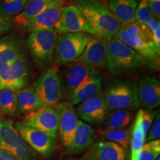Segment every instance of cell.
I'll return each mask as SVG.
<instances>
[{
    "mask_svg": "<svg viewBox=\"0 0 160 160\" xmlns=\"http://www.w3.org/2000/svg\"><path fill=\"white\" fill-rule=\"evenodd\" d=\"M59 116L58 136L64 148L68 151L78 124V116L69 102H60L56 108Z\"/></svg>",
    "mask_w": 160,
    "mask_h": 160,
    "instance_id": "12",
    "label": "cell"
},
{
    "mask_svg": "<svg viewBox=\"0 0 160 160\" xmlns=\"http://www.w3.org/2000/svg\"><path fill=\"white\" fill-rule=\"evenodd\" d=\"M146 137V142L151 141L154 139H159L160 137V117L159 113H158L155 117L154 121H153L152 125L150 128L148 133Z\"/></svg>",
    "mask_w": 160,
    "mask_h": 160,
    "instance_id": "37",
    "label": "cell"
},
{
    "mask_svg": "<svg viewBox=\"0 0 160 160\" xmlns=\"http://www.w3.org/2000/svg\"><path fill=\"white\" fill-rule=\"evenodd\" d=\"M33 86L43 106L56 108L61 102L64 93L63 82L56 68H51L43 72Z\"/></svg>",
    "mask_w": 160,
    "mask_h": 160,
    "instance_id": "7",
    "label": "cell"
},
{
    "mask_svg": "<svg viewBox=\"0 0 160 160\" xmlns=\"http://www.w3.org/2000/svg\"><path fill=\"white\" fill-rule=\"evenodd\" d=\"M81 160H85V159H82Z\"/></svg>",
    "mask_w": 160,
    "mask_h": 160,
    "instance_id": "41",
    "label": "cell"
},
{
    "mask_svg": "<svg viewBox=\"0 0 160 160\" xmlns=\"http://www.w3.org/2000/svg\"><path fill=\"white\" fill-rule=\"evenodd\" d=\"M102 77L98 74L85 82L67 96L72 105H77L91 99L101 91Z\"/></svg>",
    "mask_w": 160,
    "mask_h": 160,
    "instance_id": "21",
    "label": "cell"
},
{
    "mask_svg": "<svg viewBox=\"0 0 160 160\" xmlns=\"http://www.w3.org/2000/svg\"><path fill=\"white\" fill-rule=\"evenodd\" d=\"M28 0H0V13L14 17L23 11Z\"/></svg>",
    "mask_w": 160,
    "mask_h": 160,
    "instance_id": "30",
    "label": "cell"
},
{
    "mask_svg": "<svg viewBox=\"0 0 160 160\" xmlns=\"http://www.w3.org/2000/svg\"><path fill=\"white\" fill-rule=\"evenodd\" d=\"M151 30L152 33V41L154 44L157 51L160 53V22L159 19L153 17L145 24Z\"/></svg>",
    "mask_w": 160,
    "mask_h": 160,
    "instance_id": "34",
    "label": "cell"
},
{
    "mask_svg": "<svg viewBox=\"0 0 160 160\" xmlns=\"http://www.w3.org/2000/svg\"><path fill=\"white\" fill-rule=\"evenodd\" d=\"M153 17L147 0L140 1L135 11L136 22L139 25H145Z\"/></svg>",
    "mask_w": 160,
    "mask_h": 160,
    "instance_id": "32",
    "label": "cell"
},
{
    "mask_svg": "<svg viewBox=\"0 0 160 160\" xmlns=\"http://www.w3.org/2000/svg\"><path fill=\"white\" fill-rule=\"evenodd\" d=\"M94 36L85 33H66L58 36L54 62L58 65L73 62L82 53Z\"/></svg>",
    "mask_w": 160,
    "mask_h": 160,
    "instance_id": "6",
    "label": "cell"
},
{
    "mask_svg": "<svg viewBox=\"0 0 160 160\" xmlns=\"http://www.w3.org/2000/svg\"><path fill=\"white\" fill-rule=\"evenodd\" d=\"M22 142L11 119L0 117V149L12 153Z\"/></svg>",
    "mask_w": 160,
    "mask_h": 160,
    "instance_id": "23",
    "label": "cell"
},
{
    "mask_svg": "<svg viewBox=\"0 0 160 160\" xmlns=\"http://www.w3.org/2000/svg\"><path fill=\"white\" fill-rule=\"evenodd\" d=\"M0 112L10 117L17 114V92L8 89L0 90Z\"/></svg>",
    "mask_w": 160,
    "mask_h": 160,
    "instance_id": "29",
    "label": "cell"
},
{
    "mask_svg": "<svg viewBox=\"0 0 160 160\" xmlns=\"http://www.w3.org/2000/svg\"><path fill=\"white\" fill-rule=\"evenodd\" d=\"M98 74L99 73L97 69L85 64L76 61L67 64L64 71L63 78L62 77L64 90L67 96L87 80Z\"/></svg>",
    "mask_w": 160,
    "mask_h": 160,
    "instance_id": "15",
    "label": "cell"
},
{
    "mask_svg": "<svg viewBox=\"0 0 160 160\" xmlns=\"http://www.w3.org/2000/svg\"><path fill=\"white\" fill-rule=\"evenodd\" d=\"M0 160H19L9 151L0 149Z\"/></svg>",
    "mask_w": 160,
    "mask_h": 160,
    "instance_id": "39",
    "label": "cell"
},
{
    "mask_svg": "<svg viewBox=\"0 0 160 160\" xmlns=\"http://www.w3.org/2000/svg\"><path fill=\"white\" fill-rule=\"evenodd\" d=\"M22 122L57 139L59 116L56 108L43 106L38 111L26 115Z\"/></svg>",
    "mask_w": 160,
    "mask_h": 160,
    "instance_id": "11",
    "label": "cell"
},
{
    "mask_svg": "<svg viewBox=\"0 0 160 160\" xmlns=\"http://www.w3.org/2000/svg\"><path fill=\"white\" fill-rule=\"evenodd\" d=\"M160 153V140L154 139L148 142L137 155L134 160H154Z\"/></svg>",
    "mask_w": 160,
    "mask_h": 160,
    "instance_id": "31",
    "label": "cell"
},
{
    "mask_svg": "<svg viewBox=\"0 0 160 160\" xmlns=\"http://www.w3.org/2000/svg\"><path fill=\"white\" fill-rule=\"evenodd\" d=\"M31 71V58L25 49L10 67L5 89L14 92L23 89L29 83Z\"/></svg>",
    "mask_w": 160,
    "mask_h": 160,
    "instance_id": "13",
    "label": "cell"
},
{
    "mask_svg": "<svg viewBox=\"0 0 160 160\" xmlns=\"http://www.w3.org/2000/svg\"><path fill=\"white\" fill-rule=\"evenodd\" d=\"M85 160H130L128 151L117 144L99 141L82 157Z\"/></svg>",
    "mask_w": 160,
    "mask_h": 160,
    "instance_id": "17",
    "label": "cell"
},
{
    "mask_svg": "<svg viewBox=\"0 0 160 160\" xmlns=\"http://www.w3.org/2000/svg\"><path fill=\"white\" fill-rule=\"evenodd\" d=\"M65 6V0H56L48 6L42 12L30 20L25 29L33 32L39 30L53 28Z\"/></svg>",
    "mask_w": 160,
    "mask_h": 160,
    "instance_id": "18",
    "label": "cell"
},
{
    "mask_svg": "<svg viewBox=\"0 0 160 160\" xmlns=\"http://www.w3.org/2000/svg\"><path fill=\"white\" fill-rule=\"evenodd\" d=\"M154 160H160V157H158L157 158V159H154Z\"/></svg>",
    "mask_w": 160,
    "mask_h": 160,
    "instance_id": "40",
    "label": "cell"
},
{
    "mask_svg": "<svg viewBox=\"0 0 160 160\" xmlns=\"http://www.w3.org/2000/svg\"><path fill=\"white\" fill-rule=\"evenodd\" d=\"M135 118L134 111L117 110L109 111L106 117V127L109 129H125Z\"/></svg>",
    "mask_w": 160,
    "mask_h": 160,
    "instance_id": "26",
    "label": "cell"
},
{
    "mask_svg": "<svg viewBox=\"0 0 160 160\" xmlns=\"http://www.w3.org/2000/svg\"><path fill=\"white\" fill-rule=\"evenodd\" d=\"M42 107L43 104L33 85L17 92V108L19 114L26 116Z\"/></svg>",
    "mask_w": 160,
    "mask_h": 160,
    "instance_id": "24",
    "label": "cell"
},
{
    "mask_svg": "<svg viewBox=\"0 0 160 160\" xmlns=\"http://www.w3.org/2000/svg\"><path fill=\"white\" fill-rule=\"evenodd\" d=\"M14 127L21 139L25 141L36 153L44 157H50L57 146V139L51 136L33 128L22 122H17Z\"/></svg>",
    "mask_w": 160,
    "mask_h": 160,
    "instance_id": "10",
    "label": "cell"
},
{
    "mask_svg": "<svg viewBox=\"0 0 160 160\" xmlns=\"http://www.w3.org/2000/svg\"><path fill=\"white\" fill-rule=\"evenodd\" d=\"M108 111L131 110L134 111L139 107L137 84L129 79L114 80L105 92Z\"/></svg>",
    "mask_w": 160,
    "mask_h": 160,
    "instance_id": "5",
    "label": "cell"
},
{
    "mask_svg": "<svg viewBox=\"0 0 160 160\" xmlns=\"http://www.w3.org/2000/svg\"><path fill=\"white\" fill-rule=\"evenodd\" d=\"M139 1H142V0H139Z\"/></svg>",
    "mask_w": 160,
    "mask_h": 160,
    "instance_id": "42",
    "label": "cell"
},
{
    "mask_svg": "<svg viewBox=\"0 0 160 160\" xmlns=\"http://www.w3.org/2000/svg\"><path fill=\"white\" fill-rule=\"evenodd\" d=\"M99 134L108 142L116 143L126 150L128 149L131 143V128L109 129L99 131Z\"/></svg>",
    "mask_w": 160,
    "mask_h": 160,
    "instance_id": "28",
    "label": "cell"
},
{
    "mask_svg": "<svg viewBox=\"0 0 160 160\" xmlns=\"http://www.w3.org/2000/svg\"><path fill=\"white\" fill-rule=\"evenodd\" d=\"M152 14L157 19L160 18V0H147Z\"/></svg>",
    "mask_w": 160,
    "mask_h": 160,
    "instance_id": "38",
    "label": "cell"
},
{
    "mask_svg": "<svg viewBox=\"0 0 160 160\" xmlns=\"http://www.w3.org/2000/svg\"><path fill=\"white\" fill-rule=\"evenodd\" d=\"M147 135L144 132L143 126L142 124L141 118L139 113L136 115L131 129V157L130 160H134L138 153L142 149L146 142Z\"/></svg>",
    "mask_w": 160,
    "mask_h": 160,
    "instance_id": "27",
    "label": "cell"
},
{
    "mask_svg": "<svg viewBox=\"0 0 160 160\" xmlns=\"http://www.w3.org/2000/svg\"><path fill=\"white\" fill-rule=\"evenodd\" d=\"M140 105L148 110L157 108L160 104V82L155 77H144L137 85Z\"/></svg>",
    "mask_w": 160,
    "mask_h": 160,
    "instance_id": "19",
    "label": "cell"
},
{
    "mask_svg": "<svg viewBox=\"0 0 160 160\" xmlns=\"http://www.w3.org/2000/svg\"><path fill=\"white\" fill-rule=\"evenodd\" d=\"M58 34L66 33H85L98 36L96 30L90 25L77 6H64L57 24L53 28Z\"/></svg>",
    "mask_w": 160,
    "mask_h": 160,
    "instance_id": "8",
    "label": "cell"
},
{
    "mask_svg": "<svg viewBox=\"0 0 160 160\" xmlns=\"http://www.w3.org/2000/svg\"><path fill=\"white\" fill-rule=\"evenodd\" d=\"M73 3L98 36L107 40L116 37L122 25L101 0H73Z\"/></svg>",
    "mask_w": 160,
    "mask_h": 160,
    "instance_id": "1",
    "label": "cell"
},
{
    "mask_svg": "<svg viewBox=\"0 0 160 160\" xmlns=\"http://www.w3.org/2000/svg\"><path fill=\"white\" fill-rule=\"evenodd\" d=\"M116 38L137 52L143 58L155 59L159 56L152 41L151 32L147 26L133 22L122 25Z\"/></svg>",
    "mask_w": 160,
    "mask_h": 160,
    "instance_id": "3",
    "label": "cell"
},
{
    "mask_svg": "<svg viewBox=\"0 0 160 160\" xmlns=\"http://www.w3.org/2000/svg\"><path fill=\"white\" fill-rule=\"evenodd\" d=\"M11 153L19 160H37V153L23 140Z\"/></svg>",
    "mask_w": 160,
    "mask_h": 160,
    "instance_id": "33",
    "label": "cell"
},
{
    "mask_svg": "<svg viewBox=\"0 0 160 160\" xmlns=\"http://www.w3.org/2000/svg\"><path fill=\"white\" fill-rule=\"evenodd\" d=\"M56 0H28L23 11L13 17L15 26L25 29L30 20L42 12Z\"/></svg>",
    "mask_w": 160,
    "mask_h": 160,
    "instance_id": "25",
    "label": "cell"
},
{
    "mask_svg": "<svg viewBox=\"0 0 160 160\" xmlns=\"http://www.w3.org/2000/svg\"><path fill=\"white\" fill-rule=\"evenodd\" d=\"M58 33L54 28L31 32L28 39V48L35 65L48 68L54 61Z\"/></svg>",
    "mask_w": 160,
    "mask_h": 160,
    "instance_id": "4",
    "label": "cell"
},
{
    "mask_svg": "<svg viewBox=\"0 0 160 160\" xmlns=\"http://www.w3.org/2000/svg\"><path fill=\"white\" fill-rule=\"evenodd\" d=\"M77 114L83 122L98 124L106 119L108 111L105 92L100 91L97 95L77 105Z\"/></svg>",
    "mask_w": 160,
    "mask_h": 160,
    "instance_id": "14",
    "label": "cell"
},
{
    "mask_svg": "<svg viewBox=\"0 0 160 160\" xmlns=\"http://www.w3.org/2000/svg\"><path fill=\"white\" fill-rule=\"evenodd\" d=\"M14 27L13 17L0 13V38L11 32Z\"/></svg>",
    "mask_w": 160,
    "mask_h": 160,
    "instance_id": "36",
    "label": "cell"
},
{
    "mask_svg": "<svg viewBox=\"0 0 160 160\" xmlns=\"http://www.w3.org/2000/svg\"><path fill=\"white\" fill-rule=\"evenodd\" d=\"M24 50L19 35L11 33L0 38V90L6 88L10 67Z\"/></svg>",
    "mask_w": 160,
    "mask_h": 160,
    "instance_id": "9",
    "label": "cell"
},
{
    "mask_svg": "<svg viewBox=\"0 0 160 160\" xmlns=\"http://www.w3.org/2000/svg\"><path fill=\"white\" fill-rule=\"evenodd\" d=\"M139 114L141 118L142 124L144 132L146 135L148 133V131L151 128L153 122V119H154L156 113L151 110H145V109H140L138 111Z\"/></svg>",
    "mask_w": 160,
    "mask_h": 160,
    "instance_id": "35",
    "label": "cell"
},
{
    "mask_svg": "<svg viewBox=\"0 0 160 160\" xmlns=\"http://www.w3.org/2000/svg\"><path fill=\"white\" fill-rule=\"evenodd\" d=\"M106 41L107 39L105 38L94 36L76 62L85 64L94 68L107 67Z\"/></svg>",
    "mask_w": 160,
    "mask_h": 160,
    "instance_id": "16",
    "label": "cell"
},
{
    "mask_svg": "<svg viewBox=\"0 0 160 160\" xmlns=\"http://www.w3.org/2000/svg\"><path fill=\"white\" fill-rule=\"evenodd\" d=\"M107 68L113 75L135 71L144 63V58L117 38L106 41Z\"/></svg>",
    "mask_w": 160,
    "mask_h": 160,
    "instance_id": "2",
    "label": "cell"
},
{
    "mask_svg": "<svg viewBox=\"0 0 160 160\" xmlns=\"http://www.w3.org/2000/svg\"><path fill=\"white\" fill-rule=\"evenodd\" d=\"M95 139L96 133L93 128L82 120H79L68 153L71 154L83 153L93 145Z\"/></svg>",
    "mask_w": 160,
    "mask_h": 160,
    "instance_id": "20",
    "label": "cell"
},
{
    "mask_svg": "<svg viewBox=\"0 0 160 160\" xmlns=\"http://www.w3.org/2000/svg\"><path fill=\"white\" fill-rule=\"evenodd\" d=\"M137 0H109L108 9L122 25L136 22Z\"/></svg>",
    "mask_w": 160,
    "mask_h": 160,
    "instance_id": "22",
    "label": "cell"
}]
</instances>
